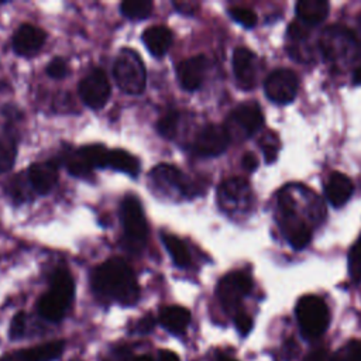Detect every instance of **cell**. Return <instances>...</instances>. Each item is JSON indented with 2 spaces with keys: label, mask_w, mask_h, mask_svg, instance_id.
I'll return each instance as SVG.
<instances>
[{
  "label": "cell",
  "mask_w": 361,
  "mask_h": 361,
  "mask_svg": "<svg viewBox=\"0 0 361 361\" xmlns=\"http://www.w3.org/2000/svg\"><path fill=\"white\" fill-rule=\"evenodd\" d=\"M90 283L94 295L107 302L130 306L140 298L135 275L121 258H110L97 265L92 271Z\"/></svg>",
  "instance_id": "6da1fadb"
},
{
  "label": "cell",
  "mask_w": 361,
  "mask_h": 361,
  "mask_svg": "<svg viewBox=\"0 0 361 361\" xmlns=\"http://www.w3.org/2000/svg\"><path fill=\"white\" fill-rule=\"evenodd\" d=\"M75 282L65 268H58L51 276L49 289L38 300L39 314L49 322H59L72 303Z\"/></svg>",
  "instance_id": "7a4b0ae2"
},
{
  "label": "cell",
  "mask_w": 361,
  "mask_h": 361,
  "mask_svg": "<svg viewBox=\"0 0 361 361\" xmlns=\"http://www.w3.org/2000/svg\"><path fill=\"white\" fill-rule=\"evenodd\" d=\"M120 217L124 230L126 248L131 252H140L147 241L148 226L142 206L137 196H124L120 206Z\"/></svg>",
  "instance_id": "3957f363"
},
{
  "label": "cell",
  "mask_w": 361,
  "mask_h": 361,
  "mask_svg": "<svg viewBox=\"0 0 361 361\" xmlns=\"http://www.w3.org/2000/svg\"><path fill=\"white\" fill-rule=\"evenodd\" d=\"M114 79L118 87L130 94H140L145 89V66L138 54L130 48H123L117 55L113 68Z\"/></svg>",
  "instance_id": "277c9868"
},
{
  "label": "cell",
  "mask_w": 361,
  "mask_h": 361,
  "mask_svg": "<svg viewBox=\"0 0 361 361\" xmlns=\"http://www.w3.org/2000/svg\"><path fill=\"white\" fill-rule=\"evenodd\" d=\"M296 319L305 337H320L329 327V307L322 298L316 295H306L300 298L296 305Z\"/></svg>",
  "instance_id": "5b68a950"
},
{
  "label": "cell",
  "mask_w": 361,
  "mask_h": 361,
  "mask_svg": "<svg viewBox=\"0 0 361 361\" xmlns=\"http://www.w3.org/2000/svg\"><path fill=\"white\" fill-rule=\"evenodd\" d=\"M252 281L250 275L241 271H234L224 275L217 283V298L227 313H238L243 299L251 292Z\"/></svg>",
  "instance_id": "8992f818"
},
{
  "label": "cell",
  "mask_w": 361,
  "mask_h": 361,
  "mask_svg": "<svg viewBox=\"0 0 361 361\" xmlns=\"http://www.w3.org/2000/svg\"><path fill=\"white\" fill-rule=\"evenodd\" d=\"M264 124V114L257 103L248 102L237 106L226 121V130L230 138L237 137L238 140L254 135Z\"/></svg>",
  "instance_id": "52a82bcc"
},
{
  "label": "cell",
  "mask_w": 361,
  "mask_h": 361,
  "mask_svg": "<svg viewBox=\"0 0 361 361\" xmlns=\"http://www.w3.org/2000/svg\"><path fill=\"white\" fill-rule=\"evenodd\" d=\"M220 209L228 214L245 213L251 204V188L243 178H228L217 189Z\"/></svg>",
  "instance_id": "ba28073f"
},
{
  "label": "cell",
  "mask_w": 361,
  "mask_h": 361,
  "mask_svg": "<svg viewBox=\"0 0 361 361\" xmlns=\"http://www.w3.org/2000/svg\"><path fill=\"white\" fill-rule=\"evenodd\" d=\"M354 45V32L343 25H331L326 28L320 37V49L323 55L334 62L348 56Z\"/></svg>",
  "instance_id": "9c48e42d"
},
{
  "label": "cell",
  "mask_w": 361,
  "mask_h": 361,
  "mask_svg": "<svg viewBox=\"0 0 361 361\" xmlns=\"http://www.w3.org/2000/svg\"><path fill=\"white\" fill-rule=\"evenodd\" d=\"M298 86L299 80L295 72L289 69H276L265 79L264 90L267 97L274 103L286 104L296 97Z\"/></svg>",
  "instance_id": "30bf717a"
},
{
  "label": "cell",
  "mask_w": 361,
  "mask_h": 361,
  "mask_svg": "<svg viewBox=\"0 0 361 361\" xmlns=\"http://www.w3.org/2000/svg\"><path fill=\"white\" fill-rule=\"evenodd\" d=\"M79 94L82 102L93 109H102L110 97V83L102 69H93L79 83Z\"/></svg>",
  "instance_id": "8fae6325"
},
{
  "label": "cell",
  "mask_w": 361,
  "mask_h": 361,
  "mask_svg": "<svg viewBox=\"0 0 361 361\" xmlns=\"http://www.w3.org/2000/svg\"><path fill=\"white\" fill-rule=\"evenodd\" d=\"M230 140L224 126L207 124L196 134L192 148L200 157H217L227 149Z\"/></svg>",
  "instance_id": "7c38bea8"
},
{
  "label": "cell",
  "mask_w": 361,
  "mask_h": 361,
  "mask_svg": "<svg viewBox=\"0 0 361 361\" xmlns=\"http://www.w3.org/2000/svg\"><path fill=\"white\" fill-rule=\"evenodd\" d=\"M151 179L157 186L165 190H176L183 196H195L197 186L185 173L173 165L159 164L151 171Z\"/></svg>",
  "instance_id": "4fadbf2b"
},
{
  "label": "cell",
  "mask_w": 361,
  "mask_h": 361,
  "mask_svg": "<svg viewBox=\"0 0 361 361\" xmlns=\"http://www.w3.org/2000/svg\"><path fill=\"white\" fill-rule=\"evenodd\" d=\"M209 61L204 55H196L182 61L176 68V75L180 86L185 90H197L206 76Z\"/></svg>",
  "instance_id": "5bb4252c"
},
{
  "label": "cell",
  "mask_w": 361,
  "mask_h": 361,
  "mask_svg": "<svg viewBox=\"0 0 361 361\" xmlns=\"http://www.w3.org/2000/svg\"><path fill=\"white\" fill-rule=\"evenodd\" d=\"M233 72L241 89H251L257 80V56L247 48L238 47L233 54Z\"/></svg>",
  "instance_id": "9a60e30c"
},
{
  "label": "cell",
  "mask_w": 361,
  "mask_h": 361,
  "mask_svg": "<svg viewBox=\"0 0 361 361\" xmlns=\"http://www.w3.org/2000/svg\"><path fill=\"white\" fill-rule=\"evenodd\" d=\"M45 39L47 34L44 30L32 24H23L14 32L13 48L21 56H32L42 48Z\"/></svg>",
  "instance_id": "2e32d148"
},
{
  "label": "cell",
  "mask_w": 361,
  "mask_h": 361,
  "mask_svg": "<svg viewBox=\"0 0 361 361\" xmlns=\"http://www.w3.org/2000/svg\"><path fill=\"white\" fill-rule=\"evenodd\" d=\"M65 348V341L55 340L32 348L14 351L3 358V361H52L56 360Z\"/></svg>",
  "instance_id": "e0dca14e"
},
{
  "label": "cell",
  "mask_w": 361,
  "mask_h": 361,
  "mask_svg": "<svg viewBox=\"0 0 361 361\" xmlns=\"http://www.w3.org/2000/svg\"><path fill=\"white\" fill-rule=\"evenodd\" d=\"M28 180L31 188L39 193H48L58 180V169L56 165L51 161L35 162L28 168Z\"/></svg>",
  "instance_id": "ac0fdd59"
},
{
  "label": "cell",
  "mask_w": 361,
  "mask_h": 361,
  "mask_svg": "<svg viewBox=\"0 0 361 361\" xmlns=\"http://www.w3.org/2000/svg\"><path fill=\"white\" fill-rule=\"evenodd\" d=\"M353 180L341 172H333L324 185L326 197L334 207L345 204L347 200L353 196Z\"/></svg>",
  "instance_id": "d6986e66"
},
{
  "label": "cell",
  "mask_w": 361,
  "mask_h": 361,
  "mask_svg": "<svg viewBox=\"0 0 361 361\" xmlns=\"http://www.w3.org/2000/svg\"><path fill=\"white\" fill-rule=\"evenodd\" d=\"M172 32L164 25L148 27L142 32V42L154 56H162L166 54L172 44Z\"/></svg>",
  "instance_id": "ffe728a7"
},
{
  "label": "cell",
  "mask_w": 361,
  "mask_h": 361,
  "mask_svg": "<svg viewBox=\"0 0 361 361\" xmlns=\"http://www.w3.org/2000/svg\"><path fill=\"white\" fill-rule=\"evenodd\" d=\"M159 323L173 334H180L186 330L190 322V312L183 306H165L159 312Z\"/></svg>",
  "instance_id": "44dd1931"
},
{
  "label": "cell",
  "mask_w": 361,
  "mask_h": 361,
  "mask_svg": "<svg viewBox=\"0 0 361 361\" xmlns=\"http://www.w3.org/2000/svg\"><path fill=\"white\" fill-rule=\"evenodd\" d=\"M330 4L324 0H300L296 3L298 18L306 25L320 24L329 16Z\"/></svg>",
  "instance_id": "7402d4cb"
},
{
  "label": "cell",
  "mask_w": 361,
  "mask_h": 361,
  "mask_svg": "<svg viewBox=\"0 0 361 361\" xmlns=\"http://www.w3.org/2000/svg\"><path fill=\"white\" fill-rule=\"evenodd\" d=\"M104 168H111L128 175H137L140 172V161L124 149H109Z\"/></svg>",
  "instance_id": "603a6c76"
},
{
  "label": "cell",
  "mask_w": 361,
  "mask_h": 361,
  "mask_svg": "<svg viewBox=\"0 0 361 361\" xmlns=\"http://www.w3.org/2000/svg\"><path fill=\"white\" fill-rule=\"evenodd\" d=\"M162 243L175 265H178L179 268H186L190 265L189 250L179 237L169 233H162Z\"/></svg>",
  "instance_id": "cb8c5ba5"
},
{
  "label": "cell",
  "mask_w": 361,
  "mask_h": 361,
  "mask_svg": "<svg viewBox=\"0 0 361 361\" xmlns=\"http://www.w3.org/2000/svg\"><path fill=\"white\" fill-rule=\"evenodd\" d=\"M152 3L148 0H126L120 4L123 16L131 20H144L152 13Z\"/></svg>",
  "instance_id": "d4e9b609"
},
{
  "label": "cell",
  "mask_w": 361,
  "mask_h": 361,
  "mask_svg": "<svg viewBox=\"0 0 361 361\" xmlns=\"http://www.w3.org/2000/svg\"><path fill=\"white\" fill-rule=\"evenodd\" d=\"M65 165H66L68 172L73 176H78V178L89 176L93 171L92 165L87 162V159L85 158V155L80 152L79 148L69 152L65 157Z\"/></svg>",
  "instance_id": "484cf974"
},
{
  "label": "cell",
  "mask_w": 361,
  "mask_h": 361,
  "mask_svg": "<svg viewBox=\"0 0 361 361\" xmlns=\"http://www.w3.org/2000/svg\"><path fill=\"white\" fill-rule=\"evenodd\" d=\"M180 118H182V116L179 111L171 110V111L165 113L157 124L158 133L168 140H175L178 137V133L180 128Z\"/></svg>",
  "instance_id": "4316f807"
},
{
  "label": "cell",
  "mask_w": 361,
  "mask_h": 361,
  "mask_svg": "<svg viewBox=\"0 0 361 361\" xmlns=\"http://www.w3.org/2000/svg\"><path fill=\"white\" fill-rule=\"evenodd\" d=\"M348 274L354 282H361V234L348 252Z\"/></svg>",
  "instance_id": "83f0119b"
},
{
  "label": "cell",
  "mask_w": 361,
  "mask_h": 361,
  "mask_svg": "<svg viewBox=\"0 0 361 361\" xmlns=\"http://www.w3.org/2000/svg\"><path fill=\"white\" fill-rule=\"evenodd\" d=\"M262 154L265 157V162L271 164L278 157V151H279V140L274 133H267L261 141H259Z\"/></svg>",
  "instance_id": "f1b7e54d"
},
{
  "label": "cell",
  "mask_w": 361,
  "mask_h": 361,
  "mask_svg": "<svg viewBox=\"0 0 361 361\" xmlns=\"http://www.w3.org/2000/svg\"><path fill=\"white\" fill-rule=\"evenodd\" d=\"M230 17L245 28H251L257 24V14L247 7H231L228 8Z\"/></svg>",
  "instance_id": "f546056e"
},
{
  "label": "cell",
  "mask_w": 361,
  "mask_h": 361,
  "mask_svg": "<svg viewBox=\"0 0 361 361\" xmlns=\"http://www.w3.org/2000/svg\"><path fill=\"white\" fill-rule=\"evenodd\" d=\"M336 361H361V341L351 340L348 341L343 350L334 355Z\"/></svg>",
  "instance_id": "4dcf8cb0"
},
{
  "label": "cell",
  "mask_w": 361,
  "mask_h": 361,
  "mask_svg": "<svg viewBox=\"0 0 361 361\" xmlns=\"http://www.w3.org/2000/svg\"><path fill=\"white\" fill-rule=\"evenodd\" d=\"M16 148L13 144L0 141V173L7 172L14 165Z\"/></svg>",
  "instance_id": "1f68e13d"
},
{
  "label": "cell",
  "mask_w": 361,
  "mask_h": 361,
  "mask_svg": "<svg viewBox=\"0 0 361 361\" xmlns=\"http://www.w3.org/2000/svg\"><path fill=\"white\" fill-rule=\"evenodd\" d=\"M68 72H69L68 63L62 58H55L47 65V75L54 79H62L68 75Z\"/></svg>",
  "instance_id": "d6a6232c"
},
{
  "label": "cell",
  "mask_w": 361,
  "mask_h": 361,
  "mask_svg": "<svg viewBox=\"0 0 361 361\" xmlns=\"http://www.w3.org/2000/svg\"><path fill=\"white\" fill-rule=\"evenodd\" d=\"M25 313L24 312H18L13 320H11V324H10V337L11 338H20L24 331H25Z\"/></svg>",
  "instance_id": "836d02e7"
},
{
  "label": "cell",
  "mask_w": 361,
  "mask_h": 361,
  "mask_svg": "<svg viewBox=\"0 0 361 361\" xmlns=\"http://www.w3.org/2000/svg\"><path fill=\"white\" fill-rule=\"evenodd\" d=\"M234 324H235L237 330L240 331V334L245 336L252 329V319L247 313L238 312L234 314Z\"/></svg>",
  "instance_id": "e575fe53"
},
{
  "label": "cell",
  "mask_w": 361,
  "mask_h": 361,
  "mask_svg": "<svg viewBox=\"0 0 361 361\" xmlns=\"http://www.w3.org/2000/svg\"><path fill=\"white\" fill-rule=\"evenodd\" d=\"M155 327V319L152 314H147L144 316L141 320L137 322V324L134 326L133 331L138 333V334H148L149 331H152Z\"/></svg>",
  "instance_id": "d590c367"
},
{
  "label": "cell",
  "mask_w": 361,
  "mask_h": 361,
  "mask_svg": "<svg viewBox=\"0 0 361 361\" xmlns=\"http://www.w3.org/2000/svg\"><path fill=\"white\" fill-rule=\"evenodd\" d=\"M289 37L293 39H303L307 35V30H306V24H303L302 21H295L289 25Z\"/></svg>",
  "instance_id": "8d00e7d4"
},
{
  "label": "cell",
  "mask_w": 361,
  "mask_h": 361,
  "mask_svg": "<svg viewBox=\"0 0 361 361\" xmlns=\"http://www.w3.org/2000/svg\"><path fill=\"white\" fill-rule=\"evenodd\" d=\"M173 7L176 8L178 13L186 14V16H192L197 10V4L192 3V1H175Z\"/></svg>",
  "instance_id": "74e56055"
},
{
  "label": "cell",
  "mask_w": 361,
  "mask_h": 361,
  "mask_svg": "<svg viewBox=\"0 0 361 361\" xmlns=\"http://www.w3.org/2000/svg\"><path fill=\"white\" fill-rule=\"evenodd\" d=\"M241 165H243V168H244L245 171L254 172V171L257 169V166H258V158H257V155L252 154V152H245V154L243 155Z\"/></svg>",
  "instance_id": "f35d334b"
},
{
  "label": "cell",
  "mask_w": 361,
  "mask_h": 361,
  "mask_svg": "<svg viewBox=\"0 0 361 361\" xmlns=\"http://www.w3.org/2000/svg\"><path fill=\"white\" fill-rule=\"evenodd\" d=\"M305 361H336V360H334V355L329 354L324 350H320V351L312 353Z\"/></svg>",
  "instance_id": "ab89813d"
},
{
  "label": "cell",
  "mask_w": 361,
  "mask_h": 361,
  "mask_svg": "<svg viewBox=\"0 0 361 361\" xmlns=\"http://www.w3.org/2000/svg\"><path fill=\"white\" fill-rule=\"evenodd\" d=\"M158 361H179V357L169 350H161L158 355Z\"/></svg>",
  "instance_id": "60d3db41"
},
{
  "label": "cell",
  "mask_w": 361,
  "mask_h": 361,
  "mask_svg": "<svg viewBox=\"0 0 361 361\" xmlns=\"http://www.w3.org/2000/svg\"><path fill=\"white\" fill-rule=\"evenodd\" d=\"M353 83L354 85H361V65L355 68V71L353 72Z\"/></svg>",
  "instance_id": "b9f144b4"
},
{
  "label": "cell",
  "mask_w": 361,
  "mask_h": 361,
  "mask_svg": "<svg viewBox=\"0 0 361 361\" xmlns=\"http://www.w3.org/2000/svg\"><path fill=\"white\" fill-rule=\"evenodd\" d=\"M134 361H154L149 355H141V357H137Z\"/></svg>",
  "instance_id": "7bdbcfd3"
},
{
  "label": "cell",
  "mask_w": 361,
  "mask_h": 361,
  "mask_svg": "<svg viewBox=\"0 0 361 361\" xmlns=\"http://www.w3.org/2000/svg\"><path fill=\"white\" fill-rule=\"evenodd\" d=\"M219 361H235V360H231V358H220Z\"/></svg>",
  "instance_id": "ee69618b"
},
{
  "label": "cell",
  "mask_w": 361,
  "mask_h": 361,
  "mask_svg": "<svg viewBox=\"0 0 361 361\" xmlns=\"http://www.w3.org/2000/svg\"><path fill=\"white\" fill-rule=\"evenodd\" d=\"M106 361H107V360H106Z\"/></svg>",
  "instance_id": "f6af8a7d"
}]
</instances>
